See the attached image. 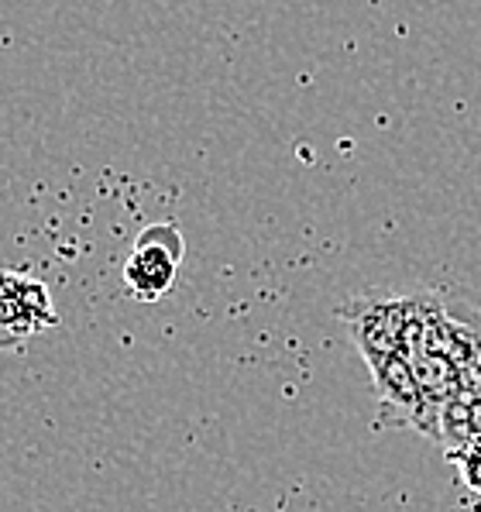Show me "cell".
I'll list each match as a JSON object with an SVG mask.
<instances>
[{
    "label": "cell",
    "instance_id": "cell-1",
    "mask_svg": "<svg viewBox=\"0 0 481 512\" xmlns=\"http://www.w3.org/2000/svg\"><path fill=\"white\" fill-rule=\"evenodd\" d=\"M186 241L176 224H148L134 241L128 265H124V286L141 303H155L172 289L176 269L183 262Z\"/></svg>",
    "mask_w": 481,
    "mask_h": 512
},
{
    "label": "cell",
    "instance_id": "cell-2",
    "mask_svg": "<svg viewBox=\"0 0 481 512\" xmlns=\"http://www.w3.org/2000/svg\"><path fill=\"white\" fill-rule=\"evenodd\" d=\"M341 320L351 330V341L365 354L368 365L402 354L406 334V296H358L341 306Z\"/></svg>",
    "mask_w": 481,
    "mask_h": 512
},
{
    "label": "cell",
    "instance_id": "cell-3",
    "mask_svg": "<svg viewBox=\"0 0 481 512\" xmlns=\"http://www.w3.org/2000/svg\"><path fill=\"white\" fill-rule=\"evenodd\" d=\"M372 378H375V392H378V409H382V423L389 427H416L430 437H437L440 430V413L423 399L416 375L409 368V361L396 354V358L375 361Z\"/></svg>",
    "mask_w": 481,
    "mask_h": 512
},
{
    "label": "cell",
    "instance_id": "cell-4",
    "mask_svg": "<svg viewBox=\"0 0 481 512\" xmlns=\"http://www.w3.org/2000/svg\"><path fill=\"white\" fill-rule=\"evenodd\" d=\"M55 324L49 293L31 275L0 272V344H14Z\"/></svg>",
    "mask_w": 481,
    "mask_h": 512
},
{
    "label": "cell",
    "instance_id": "cell-5",
    "mask_svg": "<svg viewBox=\"0 0 481 512\" xmlns=\"http://www.w3.org/2000/svg\"><path fill=\"white\" fill-rule=\"evenodd\" d=\"M451 461L457 464V475H461V482L468 492L481 495V444H468L464 451L451 454Z\"/></svg>",
    "mask_w": 481,
    "mask_h": 512
}]
</instances>
